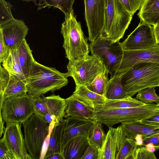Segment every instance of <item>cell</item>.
Listing matches in <instances>:
<instances>
[{
    "label": "cell",
    "mask_w": 159,
    "mask_h": 159,
    "mask_svg": "<svg viewBox=\"0 0 159 159\" xmlns=\"http://www.w3.org/2000/svg\"><path fill=\"white\" fill-rule=\"evenodd\" d=\"M102 123L96 121L90 129L88 138L90 144L97 148L100 151L106 139V134L102 129Z\"/></svg>",
    "instance_id": "obj_29"
},
{
    "label": "cell",
    "mask_w": 159,
    "mask_h": 159,
    "mask_svg": "<svg viewBox=\"0 0 159 159\" xmlns=\"http://www.w3.org/2000/svg\"><path fill=\"white\" fill-rule=\"evenodd\" d=\"M121 82L125 90L131 97L143 89L158 87L159 64L148 62L136 63L124 72Z\"/></svg>",
    "instance_id": "obj_3"
},
{
    "label": "cell",
    "mask_w": 159,
    "mask_h": 159,
    "mask_svg": "<svg viewBox=\"0 0 159 159\" xmlns=\"http://www.w3.org/2000/svg\"><path fill=\"white\" fill-rule=\"evenodd\" d=\"M159 110V104L152 103L129 108H101L94 111L93 120L112 127L119 123L141 121Z\"/></svg>",
    "instance_id": "obj_4"
},
{
    "label": "cell",
    "mask_w": 159,
    "mask_h": 159,
    "mask_svg": "<svg viewBox=\"0 0 159 159\" xmlns=\"http://www.w3.org/2000/svg\"><path fill=\"white\" fill-rule=\"evenodd\" d=\"M66 122V119H63L57 125L54 126L50 133L48 147L43 159H46L54 153L61 154L62 137Z\"/></svg>",
    "instance_id": "obj_24"
},
{
    "label": "cell",
    "mask_w": 159,
    "mask_h": 159,
    "mask_svg": "<svg viewBox=\"0 0 159 159\" xmlns=\"http://www.w3.org/2000/svg\"><path fill=\"white\" fill-rule=\"evenodd\" d=\"M88 138L84 136H78L70 140L62 150L63 159H81L89 145Z\"/></svg>",
    "instance_id": "obj_21"
},
{
    "label": "cell",
    "mask_w": 159,
    "mask_h": 159,
    "mask_svg": "<svg viewBox=\"0 0 159 159\" xmlns=\"http://www.w3.org/2000/svg\"><path fill=\"white\" fill-rule=\"evenodd\" d=\"M153 31L157 44H159V23L153 26Z\"/></svg>",
    "instance_id": "obj_43"
},
{
    "label": "cell",
    "mask_w": 159,
    "mask_h": 159,
    "mask_svg": "<svg viewBox=\"0 0 159 159\" xmlns=\"http://www.w3.org/2000/svg\"><path fill=\"white\" fill-rule=\"evenodd\" d=\"M26 148L32 159L42 158L44 144L49 136L51 124L34 114L22 123Z\"/></svg>",
    "instance_id": "obj_7"
},
{
    "label": "cell",
    "mask_w": 159,
    "mask_h": 159,
    "mask_svg": "<svg viewBox=\"0 0 159 159\" xmlns=\"http://www.w3.org/2000/svg\"><path fill=\"white\" fill-rule=\"evenodd\" d=\"M73 94L77 99L94 111L101 108L106 100L103 96L91 91L84 85H76Z\"/></svg>",
    "instance_id": "obj_20"
},
{
    "label": "cell",
    "mask_w": 159,
    "mask_h": 159,
    "mask_svg": "<svg viewBox=\"0 0 159 159\" xmlns=\"http://www.w3.org/2000/svg\"><path fill=\"white\" fill-rule=\"evenodd\" d=\"M138 16L140 21L151 26L159 23V0H143Z\"/></svg>",
    "instance_id": "obj_23"
},
{
    "label": "cell",
    "mask_w": 159,
    "mask_h": 159,
    "mask_svg": "<svg viewBox=\"0 0 159 159\" xmlns=\"http://www.w3.org/2000/svg\"><path fill=\"white\" fill-rule=\"evenodd\" d=\"M61 33L63 38V47L66 57L69 61L79 60L89 55L88 39L84 34L80 22L76 20L73 9L70 14L65 15Z\"/></svg>",
    "instance_id": "obj_2"
},
{
    "label": "cell",
    "mask_w": 159,
    "mask_h": 159,
    "mask_svg": "<svg viewBox=\"0 0 159 159\" xmlns=\"http://www.w3.org/2000/svg\"><path fill=\"white\" fill-rule=\"evenodd\" d=\"M47 159H63L62 154L60 153H54L50 155L47 158Z\"/></svg>",
    "instance_id": "obj_44"
},
{
    "label": "cell",
    "mask_w": 159,
    "mask_h": 159,
    "mask_svg": "<svg viewBox=\"0 0 159 159\" xmlns=\"http://www.w3.org/2000/svg\"><path fill=\"white\" fill-rule=\"evenodd\" d=\"M120 126L126 137L134 140L138 135L144 137L159 133V127L145 124L141 121L123 122Z\"/></svg>",
    "instance_id": "obj_18"
},
{
    "label": "cell",
    "mask_w": 159,
    "mask_h": 159,
    "mask_svg": "<svg viewBox=\"0 0 159 159\" xmlns=\"http://www.w3.org/2000/svg\"><path fill=\"white\" fill-rule=\"evenodd\" d=\"M10 49L4 39L2 33L0 32V62L2 63L8 55Z\"/></svg>",
    "instance_id": "obj_41"
},
{
    "label": "cell",
    "mask_w": 159,
    "mask_h": 159,
    "mask_svg": "<svg viewBox=\"0 0 159 159\" xmlns=\"http://www.w3.org/2000/svg\"><path fill=\"white\" fill-rule=\"evenodd\" d=\"M66 120L62 137V150L67 143L75 137L88 138L90 129L96 121L74 116L68 117Z\"/></svg>",
    "instance_id": "obj_16"
},
{
    "label": "cell",
    "mask_w": 159,
    "mask_h": 159,
    "mask_svg": "<svg viewBox=\"0 0 159 159\" xmlns=\"http://www.w3.org/2000/svg\"><path fill=\"white\" fill-rule=\"evenodd\" d=\"M125 9L133 15L140 9L143 0H120Z\"/></svg>",
    "instance_id": "obj_36"
},
{
    "label": "cell",
    "mask_w": 159,
    "mask_h": 159,
    "mask_svg": "<svg viewBox=\"0 0 159 159\" xmlns=\"http://www.w3.org/2000/svg\"><path fill=\"white\" fill-rule=\"evenodd\" d=\"M133 16L125 9L120 0H106L103 35L113 42L119 41L123 37Z\"/></svg>",
    "instance_id": "obj_5"
},
{
    "label": "cell",
    "mask_w": 159,
    "mask_h": 159,
    "mask_svg": "<svg viewBox=\"0 0 159 159\" xmlns=\"http://www.w3.org/2000/svg\"><path fill=\"white\" fill-rule=\"evenodd\" d=\"M121 44L125 50L145 49L158 44L154 34L153 27L141 21Z\"/></svg>",
    "instance_id": "obj_11"
},
{
    "label": "cell",
    "mask_w": 159,
    "mask_h": 159,
    "mask_svg": "<svg viewBox=\"0 0 159 159\" xmlns=\"http://www.w3.org/2000/svg\"><path fill=\"white\" fill-rule=\"evenodd\" d=\"M0 159H16L2 139L0 140Z\"/></svg>",
    "instance_id": "obj_38"
},
{
    "label": "cell",
    "mask_w": 159,
    "mask_h": 159,
    "mask_svg": "<svg viewBox=\"0 0 159 159\" xmlns=\"http://www.w3.org/2000/svg\"><path fill=\"white\" fill-rule=\"evenodd\" d=\"M120 126L109 128L104 143L99 151L98 159H116L125 137Z\"/></svg>",
    "instance_id": "obj_17"
},
{
    "label": "cell",
    "mask_w": 159,
    "mask_h": 159,
    "mask_svg": "<svg viewBox=\"0 0 159 159\" xmlns=\"http://www.w3.org/2000/svg\"><path fill=\"white\" fill-rule=\"evenodd\" d=\"M138 147L135 140L125 137L117 154L116 159H135Z\"/></svg>",
    "instance_id": "obj_31"
},
{
    "label": "cell",
    "mask_w": 159,
    "mask_h": 159,
    "mask_svg": "<svg viewBox=\"0 0 159 159\" xmlns=\"http://www.w3.org/2000/svg\"><path fill=\"white\" fill-rule=\"evenodd\" d=\"M155 87H148L140 90L135 98L145 104H159V96L156 92Z\"/></svg>",
    "instance_id": "obj_33"
},
{
    "label": "cell",
    "mask_w": 159,
    "mask_h": 159,
    "mask_svg": "<svg viewBox=\"0 0 159 159\" xmlns=\"http://www.w3.org/2000/svg\"><path fill=\"white\" fill-rule=\"evenodd\" d=\"M158 87H159V84H158Z\"/></svg>",
    "instance_id": "obj_46"
},
{
    "label": "cell",
    "mask_w": 159,
    "mask_h": 159,
    "mask_svg": "<svg viewBox=\"0 0 159 159\" xmlns=\"http://www.w3.org/2000/svg\"><path fill=\"white\" fill-rule=\"evenodd\" d=\"M92 55L99 59L104 67L113 77L120 68L124 50L119 41L113 42L103 35L98 37L89 44Z\"/></svg>",
    "instance_id": "obj_6"
},
{
    "label": "cell",
    "mask_w": 159,
    "mask_h": 159,
    "mask_svg": "<svg viewBox=\"0 0 159 159\" xmlns=\"http://www.w3.org/2000/svg\"><path fill=\"white\" fill-rule=\"evenodd\" d=\"M154 153L147 148L139 146L136 151L135 159H156Z\"/></svg>",
    "instance_id": "obj_37"
},
{
    "label": "cell",
    "mask_w": 159,
    "mask_h": 159,
    "mask_svg": "<svg viewBox=\"0 0 159 159\" xmlns=\"http://www.w3.org/2000/svg\"><path fill=\"white\" fill-rule=\"evenodd\" d=\"M66 100V108L64 117L74 116L94 120V111L77 99L73 94Z\"/></svg>",
    "instance_id": "obj_19"
},
{
    "label": "cell",
    "mask_w": 159,
    "mask_h": 159,
    "mask_svg": "<svg viewBox=\"0 0 159 159\" xmlns=\"http://www.w3.org/2000/svg\"><path fill=\"white\" fill-rule=\"evenodd\" d=\"M146 104L129 96L125 98L117 100L106 99L101 108H129L141 106Z\"/></svg>",
    "instance_id": "obj_30"
},
{
    "label": "cell",
    "mask_w": 159,
    "mask_h": 159,
    "mask_svg": "<svg viewBox=\"0 0 159 159\" xmlns=\"http://www.w3.org/2000/svg\"><path fill=\"white\" fill-rule=\"evenodd\" d=\"M20 65L26 79L30 76L35 61L32 51L25 39L16 49Z\"/></svg>",
    "instance_id": "obj_25"
},
{
    "label": "cell",
    "mask_w": 159,
    "mask_h": 159,
    "mask_svg": "<svg viewBox=\"0 0 159 159\" xmlns=\"http://www.w3.org/2000/svg\"><path fill=\"white\" fill-rule=\"evenodd\" d=\"M69 76L67 72H61L54 67H47L35 60L30 75L26 79L27 93L38 97L49 91L53 92L66 85Z\"/></svg>",
    "instance_id": "obj_1"
},
{
    "label": "cell",
    "mask_w": 159,
    "mask_h": 159,
    "mask_svg": "<svg viewBox=\"0 0 159 159\" xmlns=\"http://www.w3.org/2000/svg\"><path fill=\"white\" fill-rule=\"evenodd\" d=\"M141 121L145 124L159 127V111Z\"/></svg>",
    "instance_id": "obj_42"
},
{
    "label": "cell",
    "mask_w": 159,
    "mask_h": 159,
    "mask_svg": "<svg viewBox=\"0 0 159 159\" xmlns=\"http://www.w3.org/2000/svg\"><path fill=\"white\" fill-rule=\"evenodd\" d=\"M32 103L34 114L41 117L48 113L46 107L42 98L33 97Z\"/></svg>",
    "instance_id": "obj_35"
},
{
    "label": "cell",
    "mask_w": 159,
    "mask_h": 159,
    "mask_svg": "<svg viewBox=\"0 0 159 159\" xmlns=\"http://www.w3.org/2000/svg\"><path fill=\"white\" fill-rule=\"evenodd\" d=\"M6 125L2 139L16 159H32L26 151L21 124L12 123Z\"/></svg>",
    "instance_id": "obj_13"
},
{
    "label": "cell",
    "mask_w": 159,
    "mask_h": 159,
    "mask_svg": "<svg viewBox=\"0 0 159 159\" xmlns=\"http://www.w3.org/2000/svg\"><path fill=\"white\" fill-rule=\"evenodd\" d=\"M142 138L143 143L142 146H146L148 144H150L155 148H159V133Z\"/></svg>",
    "instance_id": "obj_40"
},
{
    "label": "cell",
    "mask_w": 159,
    "mask_h": 159,
    "mask_svg": "<svg viewBox=\"0 0 159 159\" xmlns=\"http://www.w3.org/2000/svg\"><path fill=\"white\" fill-rule=\"evenodd\" d=\"M27 93L26 80L11 74L0 65V107L7 98L24 95Z\"/></svg>",
    "instance_id": "obj_12"
},
{
    "label": "cell",
    "mask_w": 159,
    "mask_h": 159,
    "mask_svg": "<svg viewBox=\"0 0 159 159\" xmlns=\"http://www.w3.org/2000/svg\"><path fill=\"white\" fill-rule=\"evenodd\" d=\"M124 72L116 74L113 77L109 80L104 95L106 99L117 100L129 96L121 84V77Z\"/></svg>",
    "instance_id": "obj_26"
},
{
    "label": "cell",
    "mask_w": 159,
    "mask_h": 159,
    "mask_svg": "<svg viewBox=\"0 0 159 159\" xmlns=\"http://www.w3.org/2000/svg\"><path fill=\"white\" fill-rule=\"evenodd\" d=\"M139 62L159 64V44L145 49L124 50L123 59L117 74L125 72L133 65Z\"/></svg>",
    "instance_id": "obj_14"
},
{
    "label": "cell",
    "mask_w": 159,
    "mask_h": 159,
    "mask_svg": "<svg viewBox=\"0 0 159 159\" xmlns=\"http://www.w3.org/2000/svg\"><path fill=\"white\" fill-rule=\"evenodd\" d=\"M29 29L21 20L15 19L0 25V32L10 49H16L25 39Z\"/></svg>",
    "instance_id": "obj_15"
},
{
    "label": "cell",
    "mask_w": 159,
    "mask_h": 159,
    "mask_svg": "<svg viewBox=\"0 0 159 159\" xmlns=\"http://www.w3.org/2000/svg\"><path fill=\"white\" fill-rule=\"evenodd\" d=\"M3 120L2 116L1 114H0V137L1 136L2 134L3 133L4 131L3 129L4 128L3 124L4 122Z\"/></svg>",
    "instance_id": "obj_45"
},
{
    "label": "cell",
    "mask_w": 159,
    "mask_h": 159,
    "mask_svg": "<svg viewBox=\"0 0 159 159\" xmlns=\"http://www.w3.org/2000/svg\"><path fill=\"white\" fill-rule=\"evenodd\" d=\"M32 98L27 93L9 97L4 101L0 107V114L6 125L12 123H23L34 114Z\"/></svg>",
    "instance_id": "obj_8"
},
{
    "label": "cell",
    "mask_w": 159,
    "mask_h": 159,
    "mask_svg": "<svg viewBox=\"0 0 159 159\" xmlns=\"http://www.w3.org/2000/svg\"><path fill=\"white\" fill-rule=\"evenodd\" d=\"M99 152L97 148L90 144L81 159H98Z\"/></svg>",
    "instance_id": "obj_39"
},
{
    "label": "cell",
    "mask_w": 159,
    "mask_h": 159,
    "mask_svg": "<svg viewBox=\"0 0 159 159\" xmlns=\"http://www.w3.org/2000/svg\"><path fill=\"white\" fill-rule=\"evenodd\" d=\"M46 105L48 113L53 119L55 125H57L63 119L66 108V99L59 95H52L43 97Z\"/></svg>",
    "instance_id": "obj_22"
},
{
    "label": "cell",
    "mask_w": 159,
    "mask_h": 159,
    "mask_svg": "<svg viewBox=\"0 0 159 159\" xmlns=\"http://www.w3.org/2000/svg\"><path fill=\"white\" fill-rule=\"evenodd\" d=\"M32 1L38 6V10L53 7L61 10L65 15L70 14L73 10L72 7L75 0H23Z\"/></svg>",
    "instance_id": "obj_27"
},
{
    "label": "cell",
    "mask_w": 159,
    "mask_h": 159,
    "mask_svg": "<svg viewBox=\"0 0 159 159\" xmlns=\"http://www.w3.org/2000/svg\"><path fill=\"white\" fill-rule=\"evenodd\" d=\"M12 7L5 0H0V25L15 19L11 13Z\"/></svg>",
    "instance_id": "obj_34"
},
{
    "label": "cell",
    "mask_w": 159,
    "mask_h": 159,
    "mask_svg": "<svg viewBox=\"0 0 159 159\" xmlns=\"http://www.w3.org/2000/svg\"><path fill=\"white\" fill-rule=\"evenodd\" d=\"M2 63V66L9 73L26 80L19 64L16 49H10Z\"/></svg>",
    "instance_id": "obj_28"
},
{
    "label": "cell",
    "mask_w": 159,
    "mask_h": 159,
    "mask_svg": "<svg viewBox=\"0 0 159 159\" xmlns=\"http://www.w3.org/2000/svg\"><path fill=\"white\" fill-rule=\"evenodd\" d=\"M108 70L105 68L90 84L86 86L91 91L104 96L105 90L109 81Z\"/></svg>",
    "instance_id": "obj_32"
},
{
    "label": "cell",
    "mask_w": 159,
    "mask_h": 159,
    "mask_svg": "<svg viewBox=\"0 0 159 159\" xmlns=\"http://www.w3.org/2000/svg\"><path fill=\"white\" fill-rule=\"evenodd\" d=\"M85 18L90 42L103 35L105 25L106 0H84Z\"/></svg>",
    "instance_id": "obj_10"
},
{
    "label": "cell",
    "mask_w": 159,
    "mask_h": 159,
    "mask_svg": "<svg viewBox=\"0 0 159 159\" xmlns=\"http://www.w3.org/2000/svg\"><path fill=\"white\" fill-rule=\"evenodd\" d=\"M67 73L72 77L76 85L90 84L105 69L102 61L95 56L89 55L79 60L69 61Z\"/></svg>",
    "instance_id": "obj_9"
}]
</instances>
